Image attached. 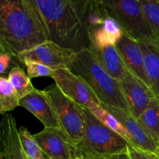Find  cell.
Wrapping results in <instances>:
<instances>
[{"instance_id": "obj_14", "label": "cell", "mask_w": 159, "mask_h": 159, "mask_svg": "<svg viewBox=\"0 0 159 159\" xmlns=\"http://www.w3.org/2000/svg\"><path fill=\"white\" fill-rule=\"evenodd\" d=\"M0 124L1 152L6 159H28L22 148L18 127L14 116L10 113H6Z\"/></svg>"}, {"instance_id": "obj_27", "label": "cell", "mask_w": 159, "mask_h": 159, "mask_svg": "<svg viewBox=\"0 0 159 159\" xmlns=\"http://www.w3.org/2000/svg\"><path fill=\"white\" fill-rule=\"evenodd\" d=\"M104 159H130V158H129L128 152H127V153H123V154H120V155H113V156L110 157V158H104Z\"/></svg>"}, {"instance_id": "obj_2", "label": "cell", "mask_w": 159, "mask_h": 159, "mask_svg": "<svg viewBox=\"0 0 159 159\" xmlns=\"http://www.w3.org/2000/svg\"><path fill=\"white\" fill-rule=\"evenodd\" d=\"M49 40L79 53L89 49V30L84 18L87 0H32Z\"/></svg>"}, {"instance_id": "obj_5", "label": "cell", "mask_w": 159, "mask_h": 159, "mask_svg": "<svg viewBox=\"0 0 159 159\" xmlns=\"http://www.w3.org/2000/svg\"><path fill=\"white\" fill-rule=\"evenodd\" d=\"M100 3L106 12L120 26L123 34L137 41L155 39L141 0H106Z\"/></svg>"}, {"instance_id": "obj_16", "label": "cell", "mask_w": 159, "mask_h": 159, "mask_svg": "<svg viewBox=\"0 0 159 159\" xmlns=\"http://www.w3.org/2000/svg\"><path fill=\"white\" fill-rule=\"evenodd\" d=\"M144 59V70L149 88L159 99V42L155 39L139 40Z\"/></svg>"}, {"instance_id": "obj_12", "label": "cell", "mask_w": 159, "mask_h": 159, "mask_svg": "<svg viewBox=\"0 0 159 159\" xmlns=\"http://www.w3.org/2000/svg\"><path fill=\"white\" fill-rule=\"evenodd\" d=\"M102 107L112 113L125 127L131 138L132 145L134 147L159 155L158 145L148 134L139 121L132 116L131 113L120 109L104 107V106Z\"/></svg>"}, {"instance_id": "obj_3", "label": "cell", "mask_w": 159, "mask_h": 159, "mask_svg": "<svg viewBox=\"0 0 159 159\" xmlns=\"http://www.w3.org/2000/svg\"><path fill=\"white\" fill-rule=\"evenodd\" d=\"M69 70L88 84L101 106L120 109L130 113L120 82L101 66L89 49L76 53Z\"/></svg>"}, {"instance_id": "obj_19", "label": "cell", "mask_w": 159, "mask_h": 159, "mask_svg": "<svg viewBox=\"0 0 159 159\" xmlns=\"http://www.w3.org/2000/svg\"><path fill=\"white\" fill-rule=\"evenodd\" d=\"M7 79L16 92L20 99L30 94L36 89L27 73L25 72V70L19 65L11 68L8 73Z\"/></svg>"}, {"instance_id": "obj_7", "label": "cell", "mask_w": 159, "mask_h": 159, "mask_svg": "<svg viewBox=\"0 0 159 159\" xmlns=\"http://www.w3.org/2000/svg\"><path fill=\"white\" fill-rule=\"evenodd\" d=\"M52 79L63 94L79 107L92 110L101 105L88 84L69 69L56 70Z\"/></svg>"}, {"instance_id": "obj_6", "label": "cell", "mask_w": 159, "mask_h": 159, "mask_svg": "<svg viewBox=\"0 0 159 159\" xmlns=\"http://www.w3.org/2000/svg\"><path fill=\"white\" fill-rule=\"evenodd\" d=\"M44 91L54 105L61 129L72 144L76 145L84 134V120L80 107L65 96L55 83L48 86Z\"/></svg>"}, {"instance_id": "obj_18", "label": "cell", "mask_w": 159, "mask_h": 159, "mask_svg": "<svg viewBox=\"0 0 159 159\" xmlns=\"http://www.w3.org/2000/svg\"><path fill=\"white\" fill-rule=\"evenodd\" d=\"M148 134L159 146V99L153 98L148 107L138 119Z\"/></svg>"}, {"instance_id": "obj_8", "label": "cell", "mask_w": 159, "mask_h": 159, "mask_svg": "<svg viewBox=\"0 0 159 159\" xmlns=\"http://www.w3.org/2000/svg\"><path fill=\"white\" fill-rule=\"evenodd\" d=\"M75 52L61 48L51 40L20 54L16 57L19 61L29 60L42 64L51 69H69L75 56Z\"/></svg>"}, {"instance_id": "obj_11", "label": "cell", "mask_w": 159, "mask_h": 159, "mask_svg": "<svg viewBox=\"0 0 159 159\" xmlns=\"http://www.w3.org/2000/svg\"><path fill=\"white\" fill-rule=\"evenodd\" d=\"M20 106L34 114L44 127L61 128L54 105L44 90L35 89L20 99Z\"/></svg>"}, {"instance_id": "obj_20", "label": "cell", "mask_w": 159, "mask_h": 159, "mask_svg": "<svg viewBox=\"0 0 159 159\" xmlns=\"http://www.w3.org/2000/svg\"><path fill=\"white\" fill-rule=\"evenodd\" d=\"M20 99L16 92L5 76L0 78V113L6 115L20 106Z\"/></svg>"}, {"instance_id": "obj_28", "label": "cell", "mask_w": 159, "mask_h": 159, "mask_svg": "<svg viewBox=\"0 0 159 159\" xmlns=\"http://www.w3.org/2000/svg\"><path fill=\"white\" fill-rule=\"evenodd\" d=\"M74 159H90V158L84 156V155H82V154H75V156Z\"/></svg>"}, {"instance_id": "obj_23", "label": "cell", "mask_w": 159, "mask_h": 159, "mask_svg": "<svg viewBox=\"0 0 159 159\" xmlns=\"http://www.w3.org/2000/svg\"><path fill=\"white\" fill-rule=\"evenodd\" d=\"M143 11L152 29L155 40L159 42V1L141 0Z\"/></svg>"}, {"instance_id": "obj_10", "label": "cell", "mask_w": 159, "mask_h": 159, "mask_svg": "<svg viewBox=\"0 0 159 159\" xmlns=\"http://www.w3.org/2000/svg\"><path fill=\"white\" fill-rule=\"evenodd\" d=\"M120 85L130 113L138 120L148 107L152 99L155 97V95L147 85L130 72L120 82Z\"/></svg>"}, {"instance_id": "obj_4", "label": "cell", "mask_w": 159, "mask_h": 159, "mask_svg": "<svg viewBox=\"0 0 159 159\" xmlns=\"http://www.w3.org/2000/svg\"><path fill=\"white\" fill-rule=\"evenodd\" d=\"M84 120V134L75 148V154H82L90 159H104L127 153L129 143L115 133L88 109L80 107Z\"/></svg>"}, {"instance_id": "obj_17", "label": "cell", "mask_w": 159, "mask_h": 159, "mask_svg": "<svg viewBox=\"0 0 159 159\" xmlns=\"http://www.w3.org/2000/svg\"><path fill=\"white\" fill-rule=\"evenodd\" d=\"M89 33L90 44L98 46L116 45L123 35L120 26L108 14L100 25L90 30Z\"/></svg>"}, {"instance_id": "obj_25", "label": "cell", "mask_w": 159, "mask_h": 159, "mask_svg": "<svg viewBox=\"0 0 159 159\" xmlns=\"http://www.w3.org/2000/svg\"><path fill=\"white\" fill-rule=\"evenodd\" d=\"M128 155L130 159H159L158 154L146 152L128 144Z\"/></svg>"}, {"instance_id": "obj_30", "label": "cell", "mask_w": 159, "mask_h": 159, "mask_svg": "<svg viewBox=\"0 0 159 159\" xmlns=\"http://www.w3.org/2000/svg\"><path fill=\"white\" fill-rule=\"evenodd\" d=\"M158 148H159V146H158Z\"/></svg>"}, {"instance_id": "obj_9", "label": "cell", "mask_w": 159, "mask_h": 159, "mask_svg": "<svg viewBox=\"0 0 159 159\" xmlns=\"http://www.w3.org/2000/svg\"><path fill=\"white\" fill-rule=\"evenodd\" d=\"M34 137L48 159L75 158V145L61 128L44 127Z\"/></svg>"}, {"instance_id": "obj_15", "label": "cell", "mask_w": 159, "mask_h": 159, "mask_svg": "<svg viewBox=\"0 0 159 159\" xmlns=\"http://www.w3.org/2000/svg\"><path fill=\"white\" fill-rule=\"evenodd\" d=\"M89 50L101 66L118 82H120L130 72L116 45L90 44Z\"/></svg>"}, {"instance_id": "obj_21", "label": "cell", "mask_w": 159, "mask_h": 159, "mask_svg": "<svg viewBox=\"0 0 159 159\" xmlns=\"http://www.w3.org/2000/svg\"><path fill=\"white\" fill-rule=\"evenodd\" d=\"M90 111L102 124H105L107 127H109L110 130L114 131L115 133L120 135L129 144L132 145V140L127 130H126V128L123 126V124L112 113H110V112L105 110L101 105L96 107L93 110H90Z\"/></svg>"}, {"instance_id": "obj_13", "label": "cell", "mask_w": 159, "mask_h": 159, "mask_svg": "<svg viewBox=\"0 0 159 159\" xmlns=\"http://www.w3.org/2000/svg\"><path fill=\"white\" fill-rule=\"evenodd\" d=\"M116 47L128 71L149 87L144 70V59L139 43L123 34Z\"/></svg>"}, {"instance_id": "obj_24", "label": "cell", "mask_w": 159, "mask_h": 159, "mask_svg": "<svg viewBox=\"0 0 159 159\" xmlns=\"http://www.w3.org/2000/svg\"><path fill=\"white\" fill-rule=\"evenodd\" d=\"M25 65L26 73L30 79H34L37 77H51L52 78L54 70L42 65L37 62L32 61L29 60H23L20 61Z\"/></svg>"}, {"instance_id": "obj_22", "label": "cell", "mask_w": 159, "mask_h": 159, "mask_svg": "<svg viewBox=\"0 0 159 159\" xmlns=\"http://www.w3.org/2000/svg\"><path fill=\"white\" fill-rule=\"evenodd\" d=\"M18 133L22 148L28 159H48L39 146L34 135L30 133L26 127L21 126L18 127Z\"/></svg>"}, {"instance_id": "obj_29", "label": "cell", "mask_w": 159, "mask_h": 159, "mask_svg": "<svg viewBox=\"0 0 159 159\" xmlns=\"http://www.w3.org/2000/svg\"><path fill=\"white\" fill-rule=\"evenodd\" d=\"M0 159H6V158H5L4 155H3L2 152H0Z\"/></svg>"}, {"instance_id": "obj_1", "label": "cell", "mask_w": 159, "mask_h": 159, "mask_svg": "<svg viewBox=\"0 0 159 159\" xmlns=\"http://www.w3.org/2000/svg\"><path fill=\"white\" fill-rule=\"evenodd\" d=\"M49 40L32 0H1L0 49L15 57Z\"/></svg>"}, {"instance_id": "obj_26", "label": "cell", "mask_w": 159, "mask_h": 159, "mask_svg": "<svg viewBox=\"0 0 159 159\" xmlns=\"http://www.w3.org/2000/svg\"><path fill=\"white\" fill-rule=\"evenodd\" d=\"M0 50H1V53H0V73H1L2 76H4V75L6 74L8 68H9V65H10L11 60L14 56L9 51H5L3 49Z\"/></svg>"}]
</instances>
